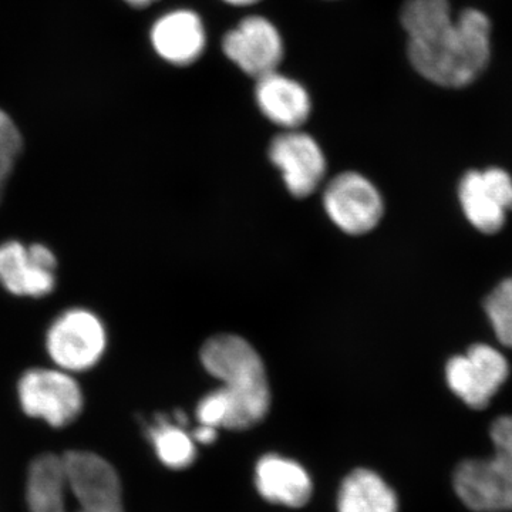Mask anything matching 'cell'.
<instances>
[{
    "label": "cell",
    "instance_id": "14",
    "mask_svg": "<svg viewBox=\"0 0 512 512\" xmlns=\"http://www.w3.org/2000/svg\"><path fill=\"white\" fill-rule=\"evenodd\" d=\"M255 484L266 501L291 508L303 507L311 500L313 491L308 471L296 461L278 454H268L259 460Z\"/></svg>",
    "mask_w": 512,
    "mask_h": 512
},
{
    "label": "cell",
    "instance_id": "21",
    "mask_svg": "<svg viewBox=\"0 0 512 512\" xmlns=\"http://www.w3.org/2000/svg\"><path fill=\"white\" fill-rule=\"evenodd\" d=\"M192 439H194L195 443L200 444H211L217 440L218 437V429L211 426H205V424H201L194 433L191 434Z\"/></svg>",
    "mask_w": 512,
    "mask_h": 512
},
{
    "label": "cell",
    "instance_id": "18",
    "mask_svg": "<svg viewBox=\"0 0 512 512\" xmlns=\"http://www.w3.org/2000/svg\"><path fill=\"white\" fill-rule=\"evenodd\" d=\"M484 309L497 339L512 349V278L505 279L487 296Z\"/></svg>",
    "mask_w": 512,
    "mask_h": 512
},
{
    "label": "cell",
    "instance_id": "12",
    "mask_svg": "<svg viewBox=\"0 0 512 512\" xmlns=\"http://www.w3.org/2000/svg\"><path fill=\"white\" fill-rule=\"evenodd\" d=\"M269 160L281 171L286 188L296 198L309 197L325 177L326 158L309 134L291 130L274 138Z\"/></svg>",
    "mask_w": 512,
    "mask_h": 512
},
{
    "label": "cell",
    "instance_id": "2",
    "mask_svg": "<svg viewBox=\"0 0 512 512\" xmlns=\"http://www.w3.org/2000/svg\"><path fill=\"white\" fill-rule=\"evenodd\" d=\"M26 497L30 512H124L119 474L89 451L37 457Z\"/></svg>",
    "mask_w": 512,
    "mask_h": 512
},
{
    "label": "cell",
    "instance_id": "20",
    "mask_svg": "<svg viewBox=\"0 0 512 512\" xmlns=\"http://www.w3.org/2000/svg\"><path fill=\"white\" fill-rule=\"evenodd\" d=\"M229 416L228 400L221 389L207 394L197 407V417L200 424L225 429Z\"/></svg>",
    "mask_w": 512,
    "mask_h": 512
},
{
    "label": "cell",
    "instance_id": "23",
    "mask_svg": "<svg viewBox=\"0 0 512 512\" xmlns=\"http://www.w3.org/2000/svg\"><path fill=\"white\" fill-rule=\"evenodd\" d=\"M225 2L234 6H251L255 5V3H258L259 0H225Z\"/></svg>",
    "mask_w": 512,
    "mask_h": 512
},
{
    "label": "cell",
    "instance_id": "17",
    "mask_svg": "<svg viewBox=\"0 0 512 512\" xmlns=\"http://www.w3.org/2000/svg\"><path fill=\"white\" fill-rule=\"evenodd\" d=\"M148 437L164 466L173 470H184L194 464L197 448L191 434L183 429V424L171 423L160 416L156 424L148 429Z\"/></svg>",
    "mask_w": 512,
    "mask_h": 512
},
{
    "label": "cell",
    "instance_id": "16",
    "mask_svg": "<svg viewBox=\"0 0 512 512\" xmlns=\"http://www.w3.org/2000/svg\"><path fill=\"white\" fill-rule=\"evenodd\" d=\"M339 512H399V500L382 477L356 470L340 487Z\"/></svg>",
    "mask_w": 512,
    "mask_h": 512
},
{
    "label": "cell",
    "instance_id": "9",
    "mask_svg": "<svg viewBox=\"0 0 512 512\" xmlns=\"http://www.w3.org/2000/svg\"><path fill=\"white\" fill-rule=\"evenodd\" d=\"M458 197L471 225L484 234H495L512 211L511 175L501 168L470 171L461 180Z\"/></svg>",
    "mask_w": 512,
    "mask_h": 512
},
{
    "label": "cell",
    "instance_id": "1",
    "mask_svg": "<svg viewBox=\"0 0 512 512\" xmlns=\"http://www.w3.org/2000/svg\"><path fill=\"white\" fill-rule=\"evenodd\" d=\"M410 63L429 82L466 87L484 72L491 56V22L478 9L451 16L448 0H406L400 15Z\"/></svg>",
    "mask_w": 512,
    "mask_h": 512
},
{
    "label": "cell",
    "instance_id": "10",
    "mask_svg": "<svg viewBox=\"0 0 512 512\" xmlns=\"http://www.w3.org/2000/svg\"><path fill=\"white\" fill-rule=\"evenodd\" d=\"M56 269V256L46 245L25 247L19 241L0 244V284L13 295H49L56 286Z\"/></svg>",
    "mask_w": 512,
    "mask_h": 512
},
{
    "label": "cell",
    "instance_id": "13",
    "mask_svg": "<svg viewBox=\"0 0 512 512\" xmlns=\"http://www.w3.org/2000/svg\"><path fill=\"white\" fill-rule=\"evenodd\" d=\"M151 42L158 55L175 66H188L200 59L207 45L204 23L192 10L165 13L151 29Z\"/></svg>",
    "mask_w": 512,
    "mask_h": 512
},
{
    "label": "cell",
    "instance_id": "3",
    "mask_svg": "<svg viewBox=\"0 0 512 512\" xmlns=\"http://www.w3.org/2000/svg\"><path fill=\"white\" fill-rule=\"evenodd\" d=\"M204 369L222 383L228 400L229 430H248L261 423L271 407L264 362L258 352L235 335H218L202 346Z\"/></svg>",
    "mask_w": 512,
    "mask_h": 512
},
{
    "label": "cell",
    "instance_id": "24",
    "mask_svg": "<svg viewBox=\"0 0 512 512\" xmlns=\"http://www.w3.org/2000/svg\"><path fill=\"white\" fill-rule=\"evenodd\" d=\"M3 187H5V185L0 184V200H2Z\"/></svg>",
    "mask_w": 512,
    "mask_h": 512
},
{
    "label": "cell",
    "instance_id": "7",
    "mask_svg": "<svg viewBox=\"0 0 512 512\" xmlns=\"http://www.w3.org/2000/svg\"><path fill=\"white\" fill-rule=\"evenodd\" d=\"M510 376L503 353L488 345H474L467 355L447 363L446 379L451 392L474 410H483Z\"/></svg>",
    "mask_w": 512,
    "mask_h": 512
},
{
    "label": "cell",
    "instance_id": "8",
    "mask_svg": "<svg viewBox=\"0 0 512 512\" xmlns=\"http://www.w3.org/2000/svg\"><path fill=\"white\" fill-rule=\"evenodd\" d=\"M330 220L349 235H363L377 227L383 217L382 195L363 175L339 174L323 194Z\"/></svg>",
    "mask_w": 512,
    "mask_h": 512
},
{
    "label": "cell",
    "instance_id": "22",
    "mask_svg": "<svg viewBox=\"0 0 512 512\" xmlns=\"http://www.w3.org/2000/svg\"><path fill=\"white\" fill-rule=\"evenodd\" d=\"M126 2L128 5L134 6V8H146V6L151 5L156 0H126Z\"/></svg>",
    "mask_w": 512,
    "mask_h": 512
},
{
    "label": "cell",
    "instance_id": "15",
    "mask_svg": "<svg viewBox=\"0 0 512 512\" xmlns=\"http://www.w3.org/2000/svg\"><path fill=\"white\" fill-rule=\"evenodd\" d=\"M255 97L265 117L289 130L302 126L311 114V99L305 87L284 74L272 72L259 77Z\"/></svg>",
    "mask_w": 512,
    "mask_h": 512
},
{
    "label": "cell",
    "instance_id": "19",
    "mask_svg": "<svg viewBox=\"0 0 512 512\" xmlns=\"http://www.w3.org/2000/svg\"><path fill=\"white\" fill-rule=\"evenodd\" d=\"M23 138L15 121L0 110V184L5 185L22 153Z\"/></svg>",
    "mask_w": 512,
    "mask_h": 512
},
{
    "label": "cell",
    "instance_id": "5",
    "mask_svg": "<svg viewBox=\"0 0 512 512\" xmlns=\"http://www.w3.org/2000/svg\"><path fill=\"white\" fill-rule=\"evenodd\" d=\"M106 345L103 323L86 309L64 312L47 332V352L67 372H82L96 365Z\"/></svg>",
    "mask_w": 512,
    "mask_h": 512
},
{
    "label": "cell",
    "instance_id": "11",
    "mask_svg": "<svg viewBox=\"0 0 512 512\" xmlns=\"http://www.w3.org/2000/svg\"><path fill=\"white\" fill-rule=\"evenodd\" d=\"M222 49L239 69L256 79L276 72L284 57V42L278 29L261 16H249L229 30Z\"/></svg>",
    "mask_w": 512,
    "mask_h": 512
},
{
    "label": "cell",
    "instance_id": "4",
    "mask_svg": "<svg viewBox=\"0 0 512 512\" xmlns=\"http://www.w3.org/2000/svg\"><path fill=\"white\" fill-rule=\"evenodd\" d=\"M491 440L493 458L461 463L454 474V488L470 510L512 511V416L494 421Z\"/></svg>",
    "mask_w": 512,
    "mask_h": 512
},
{
    "label": "cell",
    "instance_id": "6",
    "mask_svg": "<svg viewBox=\"0 0 512 512\" xmlns=\"http://www.w3.org/2000/svg\"><path fill=\"white\" fill-rule=\"evenodd\" d=\"M18 392L23 412L45 420L52 427L67 426L82 413L79 383L59 370H29L20 379Z\"/></svg>",
    "mask_w": 512,
    "mask_h": 512
}]
</instances>
